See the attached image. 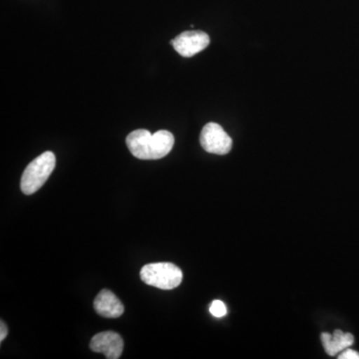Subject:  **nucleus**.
Segmentation results:
<instances>
[{
	"label": "nucleus",
	"instance_id": "39448f33",
	"mask_svg": "<svg viewBox=\"0 0 359 359\" xmlns=\"http://www.w3.org/2000/svg\"><path fill=\"white\" fill-rule=\"evenodd\" d=\"M171 44L180 55L189 58L207 48L210 37L203 32H185L172 40Z\"/></svg>",
	"mask_w": 359,
	"mask_h": 359
},
{
	"label": "nucleus",
	"instance_id": "423d86ee",
	"mask_svg": "<svg viewBox=\"0 0 359 359\" xmlns=\"http://www.w3.org/2000/svg\"><path fill=\"white\" fill-rule=\"evenodd\" d=\"M90 349L94 353H103L107 359H118L122 355L124 341L121 335L114 332H100L92 337Z\"/></svg>",
	"mask_w": 359,
	"mask_h": 359
},
{
	"label": "nucleus",
	"instance_id": "7ed1b4c3",
	"mask_svg": "<svg viewBox=\"0 0 359 359\" xmlns=\"http://www.w3.org/2000/svg\"><path fill=\"white\" fill-rule=\"evenodd\" d=\"M140 278L146 285L157 289H176L183 280L181 269L172 263L148 264L142 268Z\"/></svg>",
	"mask_w": 359,
	"mask_h": 359
},
{
	"label": "nucleus",
	"instance_id": "9d476101",
	"mask_svg": "<svg viewBox=\"0 0 359 359\" xmlns=\"http://www.w3.org/2000/svg\"><path fill=\"white\" fill-rule=\"evenodd\" d=\"M339 359H359V353L358 351H353V349L351 348H346L344 349V351H341L340 353Z\"/></svg>",
	"mask_w": 359,
	"mask_h": 359
},
{
	"label": "nucleus",
	"instance_id": "0eeeda50",
	"mask_svg": "<svg viewBox=\"0 0 359 359\" xmlns=\"http://www.w3.org/2000/svg\"><path fill=\"white\" fill-rule=\"evenodd\" d=\"M94 309L99 316L107 318H120L125 308L120 299L109 290H102L94 301Z\"/></svg>",
	"mask_w": 359,
	"mask_h": 359
},
{
	"label": "nucleus",
	"instance_id": "9b49d317",
	"mask_svg": "<svg viewBox=\"0 0 359 359\" xmlns=\"http://www.w3.org/2000/svg\"><path fill=\"white\" fill-rule=\"evenodd\" d=\"M1 325H0V341H4V339H6L7 334H8V328H7V325L6 323L1 320Z\"/></svg>",
	"mask_w": 359,
	"mask_h": 359
},
{
	"label": "nucleus",
	"instance_id": "f257e3e1",
	"mask_svg": "<svg viewBox=\"0 0 359 359\" xmlns=\"http://www.w3.org/2000/svg\"><path fill=\"white\" fill-rule=\"evenodd\" d=\"M174 143L173 134L167 130H160L155 134L145 129L135 130L126 138L130 152L140 160L162 159L171 152Z\"/></svg>",
	"mask_w": 359,
	"mask_h": 359
},
{
	"label": "nucleus",
	"instance_id": "f03ea898",
	"mask_svg": "<svg viewBox=\"0 0 359 359\" xmlns=\"http://www.w3.org/2000/svg\"><path fill=\"white\" fill-rule=\"evenodd\" d=\"M55 155L50 151L44 152L32 161L23 172L20 188L25 195H32L46 183L55 169Z\"/></svg>",
	"mask_w": 359,
	"mask_h": 359
},
{
	"label": "nucleus",
	"instance_id": "20e7f679",
	"mask_svg": "<svg viewBox=\"0 0 359 359\" xmlns=\"http://www.w3.org/2000/svg\"><path fill=\"white\" fill-rule=\"evenodd\" d=\"M201 145L208 153L216 155H226L233 147L231 138L217 123H208L201 132Z\"/></svg>",
	"mask_w": 359,
	"mask_h": 359
},
{
	"label": "nucleus",
	"instance_id": "6e6552de",
	"mask_svg": "<svg viewBox=\"0 0 359 359\" xmlns=\"http://www.w3.org/2000/svg\"><path fill=\"white\" fill-rule=\"evenodd\" d=\"M321 341L328 355L334 356L353 346L354 337L349 332L344 334L341 330H337L332 335L327 332L321 334Z\"/></svg>",
	"mask_w": 359,
	"mask_h": 359
},
{
	"label": "nucleus",
	"instance_id": "1a4fd4ad",
	"mask_svg": "<svg viewBox=\"0 0 359 359\" xmlns=\"http://www.w3.org/2000/svg\"><path fill=\"white\" fill-rule=\"evenodd\" d=\"M210 313L216 318H223L228 313V311H226V304L223 302L215 301L212 302L211 306H210Z\"/></svg>",
	"mask_w": 359,
	"mask_h": 359
}]
</instances>
